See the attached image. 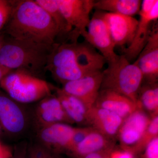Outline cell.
<instances>
[{"label":"cell","mask_w":158,"mask_h":158,"mask_svg":"<svg viewBox=\"0 0 158 158\" xmlns=\"http://www.w3.org/2000/svg\"><path fill=\"white\" fill-rule=\"evenodd\" d=\"M56 44L45 45L10 38L0 50V64L10 70L25 71L40 78L47 71Z\"/></svg>","instance_id":"cell-3"},{"label":"cell","mask_w":158,"mask_h":158,"mask_svg":"<svg viewBox=\"0 0 158 158\" xmlns=\"http://www.w3.org/2000/svg\"><path fill=\"white\" fill-rule=\"evenodd\" d=\"M102 72L100 90H108L122 94L137 103L139 90L143 82L141 71L133 62L131 63L124 55L108 63Z\"/></svg>","instance_id":"cell-4"},{"label":"cell","mask_w":158,"mask_h":158,"mask_svg":"<svg viewBox=\"0 0 158 158\" xmlns=\"http://www.w3.org/2000/svg\"><path fill=\"white\" fill-rule=\"evenodd\" d=\"M59 9L68 25L73 31L76 41L79 35L86 34L90 20V14L94 9V0H57Z\"/></svg>","instance_id":"cell-9"},{"label":"cell","mask_w":158,"mask_h":158,"mask_svg":"<svg viewBox=\"0 0 158 158\" xmlns=\"http://www.w3.org/2000/svg\"><path fill=\"white\" fill-rule=\"evenodd\" d=\"M5 41H6V40H5L2 34L0 33V50H1L3 45L5 44Z\"/></svg>","instance_id":"cell-33"},{"label":"cell","mask_w":158,"mask_h":158,"mask_svg":"<svg viewBox=\"0 0 158 158\" xmlns=\"http://www.w3.org/2000/svg\"><path fill=\"white\" fill-rule=\"evenodd\" d=\"M116 141L111 140L92 127L83 141L70 153L76 158H83L92 153L115 148Z\"/></svg>","instance_id":"cell-18"},{"label":"cell","mask_w":158,"mask_h":158,"mask_svg":"<svg viewBox=\"0 0 158 158\" xmlns=\"http://www.w3.org/2000/svg\"><path fill=\"white\" fill-rule=\"evenodd\" d=\"M15 2V1L0 0V30L8 22Z\"/></svg>","instance_id":"cell-26"},{"label":"cell","mask_w":158,"mask_h":158,"mask_svg":"<svg viewBox=\"0 0 158 158\" xmlns=\"http://www.w3.org/2000/svg\"><path fill=\"white\" fill-rule=\"evenodd\" d=\"M35 2L48 13L53 20L60 36L69 34L72 31L60 11L57 0H35Z\"/></svg>","instance_id":"cell-22"},{"label":"cell","mask_w":158,"mask_h":158,"mask_svg":"<svg viewBox=\"0 0 158 158\" xmlns=\"http://www.w3.org/2000/svg\"><path fill=\"white\" fill-rule=\"evenodd\" d=\"M110 158H135L132 153L122 149H114L110 154Z\"/></svg>","instance_id":"cell-29"},{"label":"cell","mask_w":158,"mask_h":158,"mask_svg":"<svg viewBox=\"0 0 158 158\" xmlns=\"http://www.w3.org/2000/svg\"><path fill=\"white\" fill-rule=\"evenodd\" d=\"M151 119V117L147 113L138 108L124 119L117 137L120 148L132 153L147 129Z\"/></svg>","instance_id":"cell-11"},{"label":"cell","mask_w":158,"mask_h":158,"mask_svg":"<svg viewBox=\"0 0 158 158\" xmlns=\"http://www.w3.org/2000/svg\"><path fill=\"white\" fill-rule=\"evenodd\" d=\"M23 105L0 89V127L7 135H22L32 123V114Z\"/></svg>","instance_id":"cell-6"},{"label":"cell","mask_w":158,"mask_h":158,"mask_svg":"<svg viewBox=\"0 0 158 158\" xmlns=\"http://www.w3.org/2000/svg\"><path fill=\"white\" fill-rule=\"evenodd\" d=\"M138 15V26L132 41L124 48L123 55L129 62L136 59L151 34L152 23L158 18V0H143Z\"/></svg>","instance_id":"cell-7"},{"label":"cell","mask_w":158,"mask_h":158,"mask_svg":"<svg viewBox=\"0 0 158 158\" xmlns=\"http://www.w3.org/2000/svg\"><path fill=\"white\" fill-rule=\"evenodd\" d=\"M124 119L116 113L96 107L88 110V124L100 133L116 141Z\"/></svg>","instance_id":"cell-16"},{"label":"cell","mask_w":158,"mask_h":158,"mask_svg":"<svg viewBox=\"0 0 158 158\" xmlns=\"http://www.w3.org/2000/svg\"><path fill=\"white\" fill-rule=\"evenodd\" d=\"M28 145V144L24 141L16 144L11 158H26Z\"/></svg>","instance_id":"cell-28"},{"label":"cell","mask_w":158,"mask_h":158,"mask_svg":"<svg viewBox=\"0 0 158 158\" xmlns=\"http://www.w3.org/2000/svg\"><path fill=\"white\" fill-rule=\"evenodd\" d=\"M141 0H99L95 1L94 9L102 11L133 17L141 9Z\"/></svg>","instance_id":"cell-20"},{"label":"cell","mask_w":158,"mask_h":158,"mask_svg":"<svg viewBox=\"0 0 158 158\" xmlns=\"http://www.w3.org/2000/svg\"><path fill=\"white\" fill-rule=\"evenodd\" d=\"M59 123L74 124L59 98L52 94L38 102L32 113V123L37 131Z\"/></svg>","instance_id":"cell-10"},{"label":"cell","mask_w":158,"mask_h":158,"mask_svg":"<svg viewBox=\"0 0 158 158\" xmlns=\"http://www.w3.org/2000/svg\"><path fill=\"white\" fill-rule=\"evenodd\" d=\"M102 12L115 47H127L135 37L138 20L131 16Z\"/></svg>","instance_id":"cell-13"},{"label":"cell","mask_w":158,"mask_h":158,"mask_svg":"<svg viewBox=\"0 0 158 158\" xmlns=\"http://www.w3.org/2000/svg\"><path fill=\"white\" fill-rule=\"evenodd\" d=\"M137 105L151 118L158 115V82H143L138 92Z\"/></svg>","instance_id":"cell-21"},{"label":"cell","mask_w":158,"mask_h":158,"mask_svg":"<svg viewBox=\"0 0 158 158\" xmlns=\"http://www.w3.org/2000/svg\"><path fill=\"white\" fill-rule=\"evenodd\" d=\"M106 61L87 41L56 43L47 70L62 85L101 71Z\"/></svg>","instance_id":"cell-1"},{"label":"cell","mask_w":158,"mask_h":158,"mask_svg":"<svg viewBox=\"0 0 158 158\" xmlns=\"http://www.w3.org/2000/svg\"><path fill=\"white\" fill-rule=\"evenodd\" d=\"M75 127L65 123H56L37 131L38 143L53 152L68 151Z\"/></svg>","instance_id":"cell-14"},{"label":"cell","mask_w":158,"mask_h":158,"mask_svg":"<svg viewBox=\"0 0 158 158\" xmlns=\"http://www.w3.org/2000/svg\"><path fill=\"white\" fill-rule=\"evenodd\" d=\"M93 106L116 113L123 119L138 108L137 105L127 97L108 90H100Z\"/></svg>","instance_id":"cell-17"},{"label":"cell","mask_w":158,"mask_h":158,"mask_svg":"<svg viewBox=\"0 0 158 158\" xmlns=\"http://www.w3.org/2000/svg\"><path fill=\"white\" fill-rule=\"evenodd\" d=\"M83 37L85 41L98 51L108 63L116 60L119 56L115 52L116 47L102 11L95 12L90 19Z\"/></svg>","instance_id":"cell-8"},{"label":"cell","mask_w":158,"mask_h":158,"mask_svg":"<svg viewBox=\"0 0 158 158\" xmlns=\"http://www.w3.org/2000/svg\"><path fill=\"white\" fill-rule=\"evenodd\" d=\"M102 72H96L77 80L65 83L61 88L67 94L81 100L88 109L95 103L101 87Z\"/></svg>","instance_id":"cell-12"},{"label":"cell","mask_w":158,"mask_h":158,"mask_svg":"<svg viewBox=\"0 0 158 158\" xmlns=\"http://www.w3.org/2000/svg\"><path fill=\"white\" fill-rule=\"evenodd\" d=\"M0 88L11 98L24 105L39 102L52 94L55 87L25 71L15 70L3 78Z\"/></svg>","instance_id":"cell-5"},{"label":"cell","mask_w":158,"mask_h":158,"mask_svg":"<svg viewBox=\"0 0 158 158\" xmlns=\"http://www.w3.org/2000/svg\"><path fill=\"white\" fill-rule=\"evenodd\" d=\"M6 31L12 39L53 45L59 35L50 16L35 1H15Z\"/></svg>","instance_id":"cell-2"},{"label":"cell","mask_w":158,"mask_h":158,"mask_svg":"<svg viewBox=\"0 0 158 158\" xmlns=\"http://www.w3.org/2000/svg\"><path fill=\"white\" fill-rule=\"evenodd\" d=\"M11 71H12L6 68V67H4L0 64V82L4 77Z\"/></svg>","instance_id":"cell-32"},{"label":"cell","mask_w":158,"mask_h":158,"mask_svg":"<svg viewBox=\"0 0 158 158\" xmlns=\"http://www.w3.org/2000/svg\"><path fill=\"white\" fill-rule=\"evenodd\" d=\"M92 129V127H75L73 135L67 152H71L77 145L85 139Z\"/></svg>","instance_id":"cell-25"},{"label":"cell","mask_w":158,"mask_h":158,"mask_svg":"<svg viewBox=\"0 0 158 158\" xmlns=\"http://www.w3.org/2000/svg\"><path fill=\"white\" fill-rule=\"evenodd\" d=\"M114 148L92 153L83 158H110V154Z\"/></svg>","instance_id":"cell-30"},{"label":"cell","mask_w":158,"mask_h":158,"mask_svg":"<svg viewBox=\"0 0 158 158\" xmlns=\"http://www.w3.org/2000/svg\"><path fill=\"white\" fill-rule=\"evenodd\" d=\"M143 152L142 158H158V137L148 144Z\"/></svg>","instance_id":"cell-27"},{"label":"cell","mask_w":158,"mask_h":158,"mask_svg":"<svg viewBox=\"0 0 158 158\" xmlns=\"http://www.w3.org/2000/svg\"><path fill=\"white\" fill-rule=\"evenodd\" d=\"M26 158H58L57 154L37 142L28 144Z\"/></svg>","instance_id":"cell-24"},{"label":"cell","mask_w":158,"mask_h":158,"mask_svg":"<svg viewBox=\"0 0 158 158\" xmlns=\"http://www.w3.org/2000/svg\"><path fill=\"white\" fill-rule=\"evenodd\" d=\"M54 90L66 114L73 123L88 127V113L89 109L84 103L75 97L65 93L61 88L55 87Z\"/></svg>","instance_id":"cell-19"},{"label":"cell","mask_w":158,"mask_h":158,"mask_svg":"<svg viewBox=\"0 0 158 158\" xmlns=\"http://www.w3.org/2000/svg\"><path fill=\"white\" fill-rule=\"evenodd\" d=\"M13 150L11 147L2 144L0 141V158H11Z\"/></svg>","instance_id":"cell-31"},{"label":"cell","mask_w":158,"mask_h":158,"mask_svg":"<svg viewBox=\"0 0 158 158\" xmlns=\"http://www.w3.org/2000/svg\"><path fill=\"white\" fill-rule=\"evenodd\" d=\"M1 131H2V129H1V127H0V134H1Z\"/></svg>","instance_id":"cell-34"},{"label":"cell","mask_w":158,"mask_h":158,"mask_svg":"<svg viewBox=\"0 0 158 158\" xmlns=\"http://www.w3.org/2000/svg\"><path fill=\"white\" fill-rule=\"evenodd\" d=\"M146 44L134 62L142 74L144 83L158 82V29L155 26Z\"/></svg>","instance_id":"cell-15"},{"label":"cell","mask_w":158,"mask_h":158,"mask_svg":"<svg viewBox=\"0 0 158 158\" xmlns=\"http://www.w3.org/2000/svg\"><path fill=\"white\" fill-rule=\"evenodd\" d=\"M158 137V115L152 117L147 129L138 142L133 149L132 153L135 156L143 152L148 144L152 139Z\"/></svg>","instance_id":"cell-23"}]
</instances>
